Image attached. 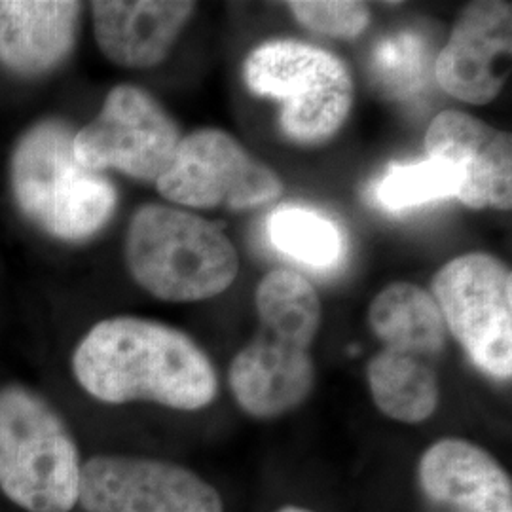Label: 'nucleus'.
Returning <instances> with one entry per match:
<instances>
[{"mask_svg":"<svg viewBox=\"0 0 512 512\" xmlns=\"http://www.w3.org/2000/svg\"><path fill=\"white\" fill-rule=\"evenodd\" d=\"M368 325L382 349L439 363L448 330L431 293L420 285L397 281L387 285L368 308Z\"/></svg>","mask_w":512,"mask_h":512,"instance_id":"nucleus-16","label":"nucleus"},{"mask_svg":"<svg viewBox=\"0 0 512 512\" xmlns=\"http://www.w3.org/2000/svg\"><path fill=\"white\" fill-rule=\"evenodd\" d=\"M82 459L54 406L29 387H0V492L25 512H71Z\"/></svg>","mask_w":512,"mask_h":512,"instance_id":"nucleus-5","label":"nucleus"},{"mask_svg":"<svg viewBox=\"0 0 512 512\" xmlns=\"http://www.w3.org/2000/svg\"><path fill=\"white\" fill-rule=\"evenodd\" d=\"M275 512H315L311 511V509H306V507H298V505H287V507H281L279 511Z\"/></svg>","mask_w":512,"mask_h":512,"instance_id":"nucleus-21","label":"nucleus"},{"mask_svg":"<svg viewBox=\"0 0 512 512\" xmlns=\"http://www.w3.org/2000/svg\"><path fill=\"white\" fill-rule=\"evenodd\" d=\"M512 6L503 0L467 4L437 57L440 88L469 105H488L511 69Z\"/></svg>","mask_w":512,"mask_h":512,"instance_id":"nucleus-11","label":"nucleus"},{"mask_svg":"<svg viewBox=\"0 0 512 512\" xmlns=\"http://www.w3.org/2000/svg\"><path fill=\"white\" fill-rule=\"evenodd\" d=\"M258 330L232 359L228 384L243 412L279 418L306 403L315 384L311 346L321 330V300L310 281L279 268L256 287Z\"/></svg>","mask_w":512,"mask_h":512,"instance_id":"nucleus-2","label":"nucleus"},{"mask_svg":"<svg viewBox=\"0 0 512 512\" xmlns=\"http://www.w3.org/2000/svg\"><path fill=\"white\" fill-rule=\"evenodd\" d=\"M249 92L279 103V128L298 145L332 139L353 109L355 86L346 63L319 46L277 38L245 59Z\"/></svg>","mask_w":512,"mask_h":512,"instance_id":"nucleus-6","label":"nucleus"},{"mask_svg":"<svg viewBox=\"0 0 512 512\" xmlns=\"http://www.w3.org/2000/svg\"><path fill=\"white\" fill-rule=\"evenodd\" d=\"M181 139L175 120L150 93L122 84L110 90L92 122L74 133V156L92 171L116 169L156 183Z\"/></svg>","mask_w":512,"mask_h":512,"instance_id":"nucleus-9","label":"nucleus"},{"mask_svg":"<svg viewBox=\"0 0 512 512\" xmlns=\"http://www.w3.org/2000/svg\"><path fill=\"white\" fill-rule=\"evenodd\" d=\"M423 512H512V482L505 467L482 446L440 439L418 463Z\"/></svg>","mask_w":512,"mask_h":512,"instance_id":"nucleus-13","label":"nucleus"},{"mask_svg":"<svg viewBox=\"0 0 512 512\" xmlns=\"http://www.w3.org/2000/svg\"><path fill=\"white\" fill-rule=\"evenodd\" d=\"M78 505L84 512H224L219 492L194 471L133 456L84 461Z\"/></svg>","mask_w":512,"mask_h":512,"instance_id":"nucleus-10","label":"nucleus"},{"mask_svg":"<svg viewBox=\"0 0 512 512\" xmlns=\"http://www.w3.org/2000/svg\"><path fill=\"white\" fill-rule=\"evenodd\" d=\"M184 0H99L93 2V33L105 57L118 67L160 65L196 12Z\"/></svg>","mask_w":512,"mask_h":512,"instance_id":"nucleus-14","label":"nucleus"},{"mask_svg":"<svg viewBox=\"0 0 512 512\" xmlns=\"http://www.w3.org/2000/svg\"><path fill=\"white\" fill-rule=\"evenodd\" d=\"M266 230L279 253L311 270H332L346 255V236L338 222L308 205L277 207Z\"/></svg>","mask_w":512,"mask_h":512,"instance_id":"nucleus-18","label":"nucleus"},{"mask_svg":"<svg viewBox=\"0 0 512 512\" xmlns=\"http://www.w3.org/2000/svg\"><path fill=\"white\" fill-rule=\"evenodd\" d=\"M458 169L427 156L412 164H393L374 188V198L387 213H403L429 203L458 198Z\"/></svg>","mask_w":512,"mask_h":512,"instance_id":"nucleus-19","label":"nucleus"},{"mask_svg":"<svg viewBox=\"0 0 512 512\" xmlns=\"http://www.w3.org/2000/svg\"><path fill=\"white\" fill-rule=\"evenodd\" d=\"M431 296L471 363L497 382L511 380V268L488 253L458 256L435 274Z\"/></svg>","mask_w":512,"mask_h":512,"instance_id":"nucleus-7","label":"nucleus"},{"mask_svg":"<svg viewBox=\"0 0 512 512\" xmlns=\"http://www.w3.org/2000/svg\"><path fill=\"white\" fill-rule=\"evenodd\" d=\"M294 19L323 37H361L370 25V8L355 0H294L287 2Z\"/></svg>","mask_w":512,"mask_h":512,"instance_id":"nucleus-20","label":"nucleus"},{"mask_svg":"<svg viewBox=\"0 0 512 512\" xmlns=\"http://www.w3.org/2000/svg\"><path fill=\"white\" fill-rule=\"evenodd\" d=\"M437 363L380 349L366 366L372 401L389 420L418 425L429 420L440 403Z\"/></svg>","mask_w":512,"mask_h":512,"instance_id":"nucleus-17","label":"nucleus"},{"mask_svg":"<svg viewBox=\"0 0 512 512\" xmlns=\"http://www.w3.org/2000/svg\"><path fill=\"white\" fill-rule=\"evenodd\" d=\"M156 186L167 202L194 209L247 211L277 202L283 194L274 169L217 128L183 137Z\"/></svg>","mask_w":512,"mask_h":512,"instance_id":"nucleus-8","label":"nucleus"},{"mask_svg":"<svg viewBox=\"0 0 512 512\" xmlns=\"http://www.w3.org/2000/svg\"><path fill=\"white\" fill-rule=\"evenodd\" d=\"M80 2L0 0V63L23 76L48 73L73 52Z\"/></svg>","mask_w":512,"mask_h":512,"instance_id":"nucleus-15","label":"nucleus"},{"mask_svg":"<svg viewBox=\"0 0 512 512\" xmlns=\"http://www.w3.org/2000/svg\"><path fill=\"white\" fill-rule=\"evenodd\" d=\"M427 156L458 169V200L469 209H511V133L463 110H444L425 133Z\"/></svg>","mask_w":512,"mask_h":512,"instance_id":"nucleus-12","label":"nucleus"},{"mask_svg":"<svg viewBox=\"0 0 512 512\" xmlns=\"http://www.w3.org/2000/svg\"><path fill=\"white\" fill-rule=\"evenodd\" d=\"M10 181L21 213L63 241H84L101 232L118 203L109 177L76 160L73 128L61 120H42L21 135Z\"/></svg>","mask_w":512,"mask_h":512,"instance_id":"nucleus-3","label":"nucleus"},{"mask_svg":"<svg viewBox=\"0 0 512 512\" xmlns=\"http://www.w3.org/2000/svg\"><path fill=\"white\" fill-rule=\"evenodd\" d=\"M80 387L101 403H154L196 412L219 395L209 355L183 330L143 317H112L88 330L73 353Z\"/></svg>","mask_w":512,"mask_h":512,"instance_id":"nucleus-1","label":"nucleus"},{"mask_svg":"<svg viewBox=\"0 0 512 512\" xmlns=\"http://www.w3.org/2000/svg\"><path fill=\"white\" fill-rule=\"evenodd\" d=\"M126 262L135 283L165 302L215 298L239 274L238 251L217 224L162 203L129 220Z\"/></svg>","mask_w":512,"mask_h":512,"instance_id":"nucleus-4","label":"nucleus"}]
</instances>
